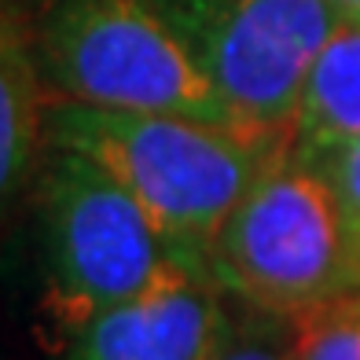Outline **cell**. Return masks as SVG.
<instances>
[{
	"mask_svg": "<svg viewBox=\"0 0 360 360\" xmlns=\"http://www.w3.org/2000/svg\"><path fill=\"white\" fill-rule=\"evenodd\" d=\"M302 316L298 360H360V298H342Z\"/></svg>",
	"mask_w": 360,
	"mask_h": 360,
	"instance_id": "30bf717a",
	"label": "cell"
},
{
	"mask_svg": "<svg viewBox=\"0 0 360 360\" xmlns=\"http://www.w3.org/2000/svg\"><path fill=\"white\" fill-rule=\"evenodd\" d=\"M41 85L19 4H0V202L26 180L44 136Z\"/></svg>",
	"mask_w": 360,
	"mask_h": 360,
	"instance_id": "ba28073f",
	"label": "cell"
},
{
	"mask_svg": "<svg viewBox=\"0 0 360 360\" xmlns=\"http://www.w3.org/2000/svg\"><path fill=\"white\" fill-rule=\"evenodd\" d=\"M44 140L103 166L180 250L199 261L257 176L294 143L184 114L107 110L59 96L44 103Z\"/></svg>",
	"mask_w": 360,
	"mask_h": 360,
	"instance_id": "6da1fadb",
	"label": "cell"
},
{
	"mask_svg": "<svg viewBox=\"0 0 360 360\" xmlns=\"http://www.w3.org/2000/svg\"><path fill=\"white\" fill-rule=\"evenodd\" d=\"M320 169L331 176V184L338 191L342 214H346V224H349V239H353L356 257H360V140H353L338 155L320 162Z\"/></svg>",
	"mask_w": 360,
	"mask_h": 360,
	"instance_id": "8fae6325",
	"label": "cell"
},
{
	"mask_svg": "<svg viewBox=\"0 0 360 360\" xmlns=\"http://www.w3.org/2000/svg\"><path fill=\"white\" fill-rule=\"evenodd\" d=\"M41 176L44 309L67 342L81 323L143 294L176 261H199L92 158L48 143ZM206 265V261H202Z\"/></svg>",
	"mask_w": 360,
	"mask_h": 360,
	"instance_id": "277c9868",
	"label": "cell"
},
{
	"mask_svg": "<svg viewBox=\"0 0 360 360\" xmlns=\"http://www.w3.org/2000/svg\"><path fill=\"white\" fill-rule=\"evenodd\" d=\"M224 294L269 313H309L360 294V257L338 191L316 162L280 155L206 247Z\"/></svg>",
	"mask_w": 360,
	"mask_h": 360,
	"instance_id": "3957f363",
	"label": "cell"
},
{
	"mask_svg": "<svg viewBox=\"0 0 360 360\" xmlns=\"http://www.w3.org/2000/svg\"><path fill=\"white\" fill-rule=\"evenodd\" d=\"M360 140V22H338L305 77L290 151L327 162Z\"/></svg>",
	"mask_w": 360,
	"mask_h": 360,
	"instance_id": "52a82bcc",
	"label": "cell"
},
{
	"mask_svg": "<svg viewBox=\"0 0 360 360\" xmlns=\"http://www.w3.org/2000/svg\"><path fill=\"white\" fill-rule=\"evenodd\" d=\"M232 114L294 140V114L320 48L342 22L327 0H151Z\"/></svg>",
	"mask_w": 360,
	"mask_h": 360,
	"instance_id": "5b68a950",
	"label": "cell"
},
{
	"mask_svg": "<svg viewBox=\"0 0 360 360\" xmlns=\"http://www.w3.org/2000/svg\"><path fill=\"white\" fill-rule=\"evenodd\" d=\"M302 346V316L250 309L236 320L232 335L214 360H298Z\"/></svg>",
	"mask_w": 360,
	"mask_h": 360,
	"instance_id": "9c48e42d",
	"label": "cell"
},
{
	"mask_svg": "<svg viewBox=\"0 0 360 360\" xmlns=\"http://www.w3.org/2000/svg\"><path fill=\"white\" fill-rule=\"evenodd\" d=\"M356 298H360V294H356Z\"/></svg>",
	"mask_w": 360,
	"mask_h": 360,
	"instance_id": "4fadbf2b",
	"label": "cell"
},
{
	"mask_svg": "<svg viewBox=\"0 0 360 360\" xmlns=\"http://www.w3.org/2000/svg\"><path fill=\"white\" fill-rule=\"evenodd\" d=\"M342 22H360V0H327Z\"/></svg>",
	"mask_w": 360,
	"mask_h": 360,
	"instance_id": "7c38bea8",
	"label": "cell"
},
{
	"mask_svg": "<svg viewBox=\"0 0 360 360\" xmlns=\"http://www.w3.org/2000/svg\"><path fill=\"white\" fill-rule=\"evenodd\" d=\"M236 327L202 261H176L143 294L81 323L59 360H214Z\"/></svg>",
	"mask_w": 360,
	"mask_h": 360,
	"instance_id": "8992f818",
	"label": "cell"
},
{
	"mask_svg": "<svg viewBox=\"0 0 360 360\" xmlns=\"http://www.w3.org/2000/svg\"><path fill=\"white\" fill-rule=\"evenodd\" d=\"M19 11L59 100L247 129L151 0H26Z\"/></svg>",
	"mask_w": 360,
	"mask_h": 360,
	"instance_id": "7a4b0ae2",
	"label": "cell"
}]
</instances>
